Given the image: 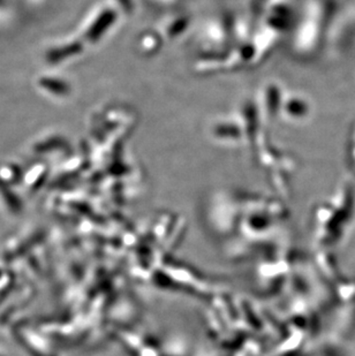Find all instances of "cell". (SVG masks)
Masks as SVG:
<instances>
[{"mask_svg": "<svg viewBox=\"0 0 355 356\" xmlns=\"http://www.w3.org/2000/svg\"><path fill=\"white\" fill-rule=\"evenodd\" d=\"M82 51V44L74 42V43L68 44L63 47H56L49 51L47 54V60L51 64H56L59 61H63L66 58L72 57Z\"/></svg>", "mask_w": 355, "mask_h": 356, "instance_id": "1", "label": "cell"}, {"mask_svg": "<svg viewBox=\"0 0 355 356\" xmlns=\"http://www.w3.org/2000/svg\"><path fill=\"white\" fill-rule=\"evenodd\" d=\"M40 86L44 88L45 90L51 92V94L57 95V96H66V95L70 94V91H71L70 84L66 83L65 81L58 80V79H40Z\"/></svg>", "mask_w": 355, "mask_h": 356, "instance_id": "2", "label": "cell"}, {"mask_svg": "<svg viewBox=\"0 0 355 356\" xmlns=\"http://www.w3.org/2000/svg\"><path fill=\"white\" fill-rule=\"evenodd\" d=\"M111 21H112V17H109L106 14L102 15V17L93 24V27L89 29V31H88L87 38L93 40V42L97 40V38L101 36L102 33L104 31L105 28L109 26Z\"/></svg>", "mask_w": 355, "mask_h": 356, "instance_id": "3", "label": "cell"}, {"mask_svg": "<svg viewBox=\"0 0 355 356\" xmlns=\"http://www.w3.org/2000/svg\"><path fill=\"white\" fill-rule=\"evenodd\" d=\"M64 145V140H61V138H52V140H47V141L37 145L36 152H49V150L61 148V145Z\"/></svg>", "mask_w": 355, "mask_h": 356, "instance_id": "4", "label": "cell"}]
</instances>
